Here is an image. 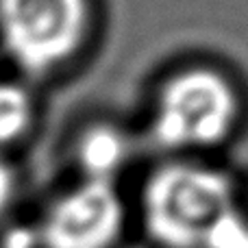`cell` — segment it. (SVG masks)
Segmentation results:
<instances>
[{
	"mask_svg": "<svg viewBox=\"0 0 248 248\" xmlns=\"http://www.w3.org/2000/svg\"><path fill=\"white\" fill-rule=\"evenodd\" d=\"M11 194H13V172L11 168L0 161V216L7 209L9 201H11Z\"/></svg>",
	"mask_w": 248,
	"mask_h": 248,
	"instance_id": "7",
	"label": "cell"
},
{
	"mask_svg": "<svg viewBox=\"0 0 248 248\" xmlns=\"http://www.w3.org/2000/svg\"><path fill=\"white\" fill-rule=\"evenodd\" d=\"M90 0H0V37L22 70L46 74L81 48Z\"/></svg>",
	"mask_w": 248,
	"mask_h": 248,
	"instance_id": "3",
	"label": "cell"
},
{
	"mask_svg": "<svg viewBox=\"0 0 248 248\" xmlns=\"http://www.w3.org/2000/svg\"><path fill=\"white\" fill-rule=\"evenodd\" d=\"M124 227V205L111 181L85 179L59 196L42 220L44 248H111Z\"/></svg>",
	"mask_w": 248,
	"mask_h": 248,
	"instance_id": "4",
	"label": "cell"
},
{
	"mask_svg": "<svg viewBox=\"0 0 248 248\" xmlns=\"http://www.w3.org/2000/svg\"><path fill=\"white\" fill-rule=\"evenodd\" d=\"M128 155L126 140L116 126L94 124L77 141V161L90 181H111Z\"/></svg>",
	"mask_w": 248,
	"mask_h": 248,
	"instance_id": "5",
	"label": "cell"
},
{
	"mask_svg": "<svg viewBox=\"0 0 248 248\" xmlns=\"http://www.w3.org/2000/svg\"><path fill=\"white\" fill-rule=\"evenodd\" d=\"M237 107L227 77L211 68L181 70L159 92L150 133L163 148H211L231 135Z\"/></svg>",
	"mask_w": 248,
	"mask_h": 248,
	"instance_id": "2",
	"label": "cell"
},
{
	"mask_svg": "<svg viewBox=\"0 0 248 248\" xmlns=\"http://www.w3.org/2000/svg\"><path fill=\"white\" fill-rule=\"evenodd\" d=\"M141 222L161 248H248V220L220 168L166 163L141 192Z\"/></svg>",
	"mask_w": 248,
	"mask_h": 248,
	"instance_id": "1",
	"label": "cell"
},
{
	"mask_svg": "<svg viewBox=\"0 0 248 248\" xmlns=\"http://www.w3.org/2000/svg\"><path fill=\"white\" fill-rule=\"evenodd\" d=\"M37 235L31 231H26V229H16V231H11L7 235V240H4V248H33L37 244Z\"/></svg>",
	"mask_w": 248,
	"mask_h": 248,
	"instance_id": "8",
	"label": "cell"
},
{
	"mask_svg": "<svg viewBox=\"0 0 248 248\" xmlns=\"http://www.w3.org/2000/svg\"><path fill=\"white\" fill-rule=\"evenodd\" d=\"M33 105L24 87L0 83V146L11 144L29 128Z\"/></svg>",
	"mask_w": 248,
	"mask_h": 248,
	"instance_id": "6",
	"label": "cell"
}]
</instances>
